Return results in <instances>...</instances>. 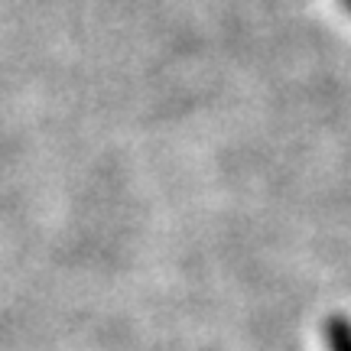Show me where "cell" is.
<instances>
[{"mask_svg":"<svg viewBox=\"0 0 351 351\" xmlns=\"http://www.w3.org/2000/svg\"><path fill=\"white\" fill-rule=\"evenodd\" d=\"M326 351H351V319L341 313H332L322 326Z\"/></svg>","mask_w":351,"mask_h":351,"instance_id":"1","label":"cell"},{"mask_svg":"<svg viewBox=\"0 0 351 351\" xmlns=\"http://www.w3.org/2000/svg\"><path fill=\"white\" fill-rule=\"evenodd\" d=\"M341 7H345V10L351 13V0H341Z\"/></svg>","mask_w":351,"mask_h":351,"instance_id":"2","label":"cell"}]
</instances>
